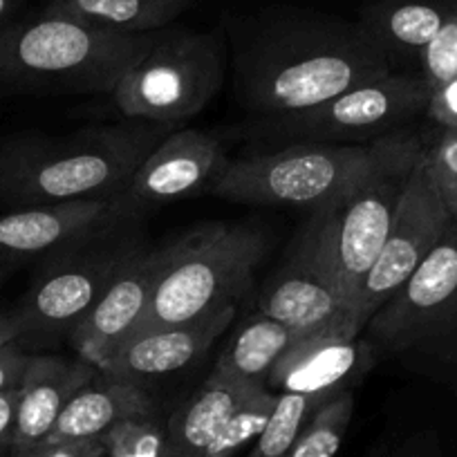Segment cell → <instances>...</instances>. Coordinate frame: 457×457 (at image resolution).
I'll list each match as a JSON object with an SVG mask.
<instances>
[{
  "mask_svg": "<svg viewBox=\"0 0 457 457\" xmlns=\"http://www.w3.org/2000/svg\"><path fill=\"white\" fill-rule=\"evenodd\" d=\"M395 72L359 23L312 12L249 21L236 38L234 86L265 120L301 112Z\"/></svg>",
  "mask_w": 457,
  "mask_h": 457,
  "instance_id": "cell-1",
  "label": "cell"
},
{
  "mask_svg": "<svg viewBox=\"0 0 457 457\" xmlns=\"http://www.w3.org/2000/svg\"><path fill=\"white\" fill-rule=\"evenodd\" d=\"M173 130L126 120L61 137L12 139L0 148V202L19 209L79 200L112 202Z\"/></svg>",
  "mask_w": 457,
  "mask_h": 457,
  "instance_id": "cell-2",
  "label": "cell"
},
{
  "mask_svg": "<svg viewBox=\"0 0 457 457\" xmlns=\"http://www.w3.org/2000/svg\"><path fill=\"white\" fill-rule=\"evenodd\" d=\"M153 38L155 32H110L46 7L0 29V90L112 95Z\"/></svg>",
  "mask_w": 457,
  "mask_h": 457,
  "instance_id": "cell-3",
  "label": "cell"
},
{
  "mask_svg": "<svg viewBox=\"0 0 457 457\" xmlns=\"http://www.w3.org/2000/svg\"><path fill=\"white\" fill-rule=\"evenodd\" d=\"M164 247V267L137 332L236 307L270 249L265 231L228 222L197 227Z\"/></svg>",
  "mask_w": 457,
  "mask_h": 457,
  "instance_id": "cell-4",
  "label": "cell"
},
{
  "mask_svg": "<svg viewBox=\"0 0 457 457\" xmlns=\"http://www.w3.org/2000/svg\"><path fill=\"white\" fill-rule=\"evenodd\" d=\"M426 148V139L408 130L377 139L370 144V160L361 173L337 200L314 211L328 231L350 319Z\"/></svg>",
  "mask_w": 457,
  "mask_h": 457,
  "instance_id": "cell-5",
  "label": "cell"
},
{
  "mask_svg": "<svg viewBox=\"0 0 457 457\" xmlns=\"http://www.w3.org/2000/svg\"><path fill=\"white\" fill-rule=\"evenodd\" d=\"M363 332L390 357L457 375V222Z\"/></svg>",
  "mask_w": 457,
  "mask_h": 457,
  "instance_id": "cell-6",
  "label": "cell"
},
{
  "mask_svg": "<svg viewBox=\"0 0 457 457\" xmlns=\"http://www.w3.org/2000/svg\"><path fill=\"white\" fill-rule=\"evenodd\" d=\"M224 81L220 38L193 29H160L112 90L126 120L178 129L200 114Z\"/></svg>",
  "mask_w": 457,
  "mask_h": 457,
  "instance_id": "cell-7",
  "label": "cell"
},
{
  "mask_svg": "<svg viewBox=\"0 0 457 457\" xmlns=\"http://www.w3.org/2000/svg\"><path fill=\"white\" fill-rule=\"evenodd\" d=\"M370 160L366 146L292 144L228 162L211 195L243 204H276L310 213L337 200Z\"/></svg>",
  "mask_w": 457,
  "mask_h": 457,
  "instance_id": "cell-8",
  "label": "cell"
},
{
  "mask_svg": "<svg viewBox=\"0 0 457 457\" xmlns=\"http://www.w3.org/2000/svg\"><path fill=\"white\" fill-rule=\"evenodd\" d=\"M430 95L433 90L420 72H390L314 108L270 117L265 130L271 137L298 139L296 144L366 146L426 114Z\"/></svg>",
  "mask_w": 457,
  "mask_h": 457,
  "instance_id": "cell-9",
  "label": "cell"
},
{
  "mask_svg": "<svg viewBox=\"0 0 457 457\" xmlns=\"http://www.w3.org/2000/svg\"><path fill=\"white\" fill-rule=\"evenodd\" d=\"M137 247L104 234L54 253L14 310L21 341H50L72 332Z\"/></svg>",
  "mask_w": 457,
  "mask_h": 457,
  "instance_id": "cell-10",
  "label": "cell"
},
{
  "mask_svg": "<svg viewBox=\"0 0 457 457\" xmlns=\"http://www.w3.org/2000/svg\"><path fill=\"white\" fill-rule=\"evenodd\" d=\"M258 312L280 320L298 337L338 325L357 328L343 298L328 231L319 213H310L289 256L265 283Z\"/></svg>",
  "mask_w": 457,
  "mask_h": 457,
  "instance_id": "cell-11",
  "label": "cell"
},
{
  "mask_svg": "<svg viewBox=\"0 0 457 457\" xmlns=\"http://www.w3.org/2000/svg\"><path fill=\"white\" fill-rule=\"evenodd\" d=\"M451 222V215L444 209L433 178H430L424 153L420 164L412 170L406 195L395 215L388 238L354 305L353 320L361 332L368 320L377 314V310H381L393 298V294L415 274L417 267L437 247Z\"/></svg>",
  "mask_w": 457,
  "mask_h": 457,
  "instance_id": "cell-12",
  "label": "cell"
},
{
  "mask_svg": "<svg viewBox=\"0 0 457 457\" xmlns=\"http://www.w3.org/2000/svg\"><path fill=\"white\" fill-rule=\"evenodd\" d=\"M218 139L202 130H173L142 162L124 191L112 200L121 220L146 206L213 191L228 166Z\"/></svg>",
  "mask_w": 457,
  "mask_h": 457,
  "instance_id": "cell-13",
  "label": "cell"
},
{
  "mask_svg": "<svg viewBox=\"0 0 457 457\" xmlns=\"http://www.w3.org/2000/svg\"><path fill=\"white\" fill-rule=\"evenodd\" d=\"M166 247L135 249L108 287L68 334L83 361L99 370L142 325L164 267Z\"/></svg>",
  "mask_w": 457,
  "mask_h": 457,
  "instance_id": "cell-14",
  "label": "cell"
},
{
  "mask_svg": "<svg viewBox=\"0 0 457 457\" xmlns=\"http://www.w3.org/2000/svg\"><path fill=\"white\" fill-rule=\"evenodd\" d=\"M124 220L112 202L79 200L61 204L25 206L0 215V262H21L54 256L86 240L108 234Z\"/></svg>",
  "mask_w": 457,
  "mask_h": 457,
  "instance_id": "cell-15",
  "label": "cell"
},
{
  "mask_svg": "<svg viewBox=\"0 0 457 457\" xmlns=\"http://www.w3.org/2000/svg\"><path fill=\"white\" fill-rule=\"evenodd\" d=\"M236 307H227L200 320L178 325H157L130 337L104 366L101 377L120 381H146L170 377L200 361L215 341L227 332Z\"/></svg>",
  "mask_w": 457,
  "mask_h": 457,
  "instance_id": "cell-16",
  "label": "cell"
},
{
  "mask_svg": "<svg viewBox=\"0 0 457 457\" xmlns=\"http://www.w3.org/2000/svg\"><path fill=\"white\" fill-rule=\"evenodd\" d=\"M353 325L320 329L294 341L267 379V388L278 393L334 397L353 390L354 377L363 370L370 350Z\"/></svg>",
  "mask_w": 457,
  "mask_h": 457,
  "instance_id": "cell-17",
  "label": "cell"
},
{
  "mask_svg": "<svg viewBox=\"0 0 457 457\" xmlns=\"http://www.w3.org/2000/svg\"><path fill=\"white\" fill-rule=\"evenodd\" d=\"M96 377V368L81 357L68 359L32 354L21 384L16 428L12 439L14 457L28 455L54 430L70 399Z\"/></svg>",
  "mask_w": 457,
  "mask_h": 457,
  "instance_id": "cell-18",
  "label": "cell"
},
{
  "mask_svg": "<svg viewBox=\"0 0 457 457\" xmlns=\"http://www.w3.org/2000/svg\"><path fill=\"white\" fill-rule=\"evenodd\" d=\"M148 415H155V402L142 384L108 379L96 372L95 379L70 399L47 439L105 437L124 421Z\"/></svg>",
  "mask_w": 457,
  "mask_h": 457,
  "instance_id": "cell-19",
  "label": "cell"
},
{
  "mask_svg": "<svg viewBox=\"0 0 457 457\" xmlns=\"http://www.w3.org/2000/svg\"><path fill=\"white\" fill-rule=\"evenodd\" d=\"M457 14V0H377L363 10L359 25L390 63L420 54Z\"/></svg>",
  "mask_w": 457,
  "mask_h": 457,
  "instance_id": "cell-20",
  "label": "cell"
},
{
  "mask_svg": "<svg viewBox=\"0 0 457 457\" xmlns=\"http://www.w3.org/2000/svg\"><path fill=\"white\" fill-rule=\"evenodd\" d=\"M256 388L261 386L206 377L204 384L166 420L160 457H200L227 417Z\"/></svg>",
  "mask_w": 457,
  "mask_h": 457,
  "instance_id": "cell-21",
  "label": "cell"
},
{
  "mask_svg": "<svg viewBox=\"0 0 457 457\" xmlns=\"http://www.w3.org/2000/svg\"><path fill=\"white\" fill-rule=\"evenodd\" d=\"M298 338L296 332L271 319L265 312L249 316L224 353L215 361L211 375L240 384L265 386L271 370Z\"/></svg>",
  "mask_w": 457,
  "mask_h": 457,
  "instance_id": "cell-22",
  "label": "cell"
},
{
  "mask_svg": "<svg viewBox=\"0 0 457 457\" xmlns=\"http://www.w3.org/2000/svg\"><path fill=\"white\" fill-rule=\"evenodd\" d=\"M56 12L120 34H151L179 19L193 0H46Z\"/></svg>",
  "mask_w": 457,
  "mask_h": 457,
  "instance_id": "cell-23",
  "label": "cell"
},
{
  "mask_svg": "<svg viewBox=\"0 0 457 457\" xmlns=\"http://www.w3.org/2000/svg\"><path fill=\"white\" fill-rule=\"evenodd\" d=\"M328 399L314 395L278 393L274 411L247 457H287L301 430Z\"/></svg>",
  "mask_w": 457,
  "mask_h": 457,
  "instance_id": "cell-24",
  "label": "cell"
},
{
  "mask_svg": "<svg viewBox=\"0 0 457 457\" xmlns=\"http://www.w3.org/2000/svg\"><path fill=\"white\" fill-rule=\"evenodd\" d=\"M354 415V393L334 395L320 403L294 442L287 457H337Z\"/></svg>",
  "mask_w": 457,
  "mask_h": 457,
  "instance_id": "cell-25",
  "label": "cell"
},
{
  "mask_svg": "<svg viewBox=\"0 0 457 457\" xmlns=\"http://www.w3.org/2000/svg\"><path fill=\"white\" fill-rule=\"evenodd\" d=\"M276 397H278V393H271L267 386L253 390L227 417V421L220 426L218 433L213 435V439L200 457H234L247 444L256 442L258 435L265 428L267 420H270L271 411H274Z\"/></svg>",
  "mask_w": 457,
  "mask_h": 457,
  "instance_id": "cell-26",
  "label": "cell"
},
{
  "mask_svg": "<svg viewBox=\"0 0 457 457\" xmlns=\"http://www.w3.org/2000/svg\"><path fill=\"white\" fill-rule=\"evenodd\" d=\"M430 178L453 222H457V130H442L426 151Z\"/></svg>",
  "mask_w": 457,
  "mask_h": 457,
  "instance_id": "cell-27",
  "label": "cell"
},
{
  "mask_svg": "<svg viewBox=\"0 0 457 457\" xmlns=\"http://www.w3.org/2000/svg\"><path fill=\"white\" fill-rule=\"evenodd\" d=\"M153 415L120 424L105 435L108 457H160L164 424H153Z\"/></svg>",
  "mask_w": 457,
  "mask_h": 457,
  "instance_id": "cell-28",
  "label": "cell"
},
{
  "mask_svg": "<svg viewBox=\"0 0 457 457\" xmlns=\"http://www.w3.org/2000/svg\"><path fill=\"white\" fill-rule=\"evenodd\" d=\"M417 63H420V74L426 79L430 90L457 77V14L426 46Z\"/></svg>",
  "mask_w": 457,
  "mask_h": 457,
  "instance_id": "cell-29",
  "label": "cell"
},
{
  "mask_svg": "<svg viewBox=\"0 0 457 457\" xmlns=\"http://www.w3.org/2000/svg\"><path fill=\"white\" fill-rule=\"evenodd\" d=\"M23 457H108V446L104 437L46 439Z\"/></svg>",
  "mask_w": 457,
  "mask_h": 457,
  "instance_id": "cell-30",
  "label": "cell"
},
{
  "mask_svg": "<svg viewBox=\"0 0 457 457\" xmlns=\"http://www.w3.org/2000/svg\"><path fill=\"white\" fill-rule=\"evenodd\" d=\"M426 117L442 130H457V77L435 87L426 108Z\"/></svg>",
  "mask_w": 457,
  "mask_h": 457,
  "instance_id": "cell-31",
  "label": "cell"
},
{
  "mask_svg": "<svg viewBox=\"0 0 457 457\" xmlns=\"http://www.w3.org/2000/svg\"><path fill=\"white\" fill-rule=\"evenodd\" d=\"M29 359H32V354L25 353L19 341L7 343L5 348H0V393L21 388Z\"/></svg>",
  "mask_w": 457,
  "mask_h": 457,
  "instance_id": "cell-32",
  "label": "cell"
},
{
  "mask_svg": "<svg viewBox=\"0 0 457 457\" xmlns=\"http://www.w3.org/2000/svg\"><path fill=\"white\" fill-rule=\"evenodd\" d=\"M21 388H12L0 393V453L12 448L16 428V411H19Z\"/></svg>",
  "mask_w": 457,
  "mask_h": 457,
  "instance_id": "cell-33",
  "label": "cell"
},
{
  "mask_svg": "<svg viewBox=\"0 0 457 457\" xmlns=\"http://www.w3.org/2000/svg\"><path fill=\"white\" fill-rule=\"evenodd\" d=\"M14 341H21V325L14 312L0 314V348H5L7 343Z\"/></svg>",
  "mask_w": 457,
  "mask_h": 457,
  "instance_id": "cell-34",
  "label": "cell"
},
{
  "mask_svg": "<svg viewBox=\"0 0 457 457\" xmlns=\"http://www.w3.org/2000/svg\"><path fill=\"white\" fill-rule=\"evenodd\" d=\"M28 0H0V29L12 23V16L19 12V7Z\"/></svg>",
  "mask_w": 457,
  "mask_h": 457,
  "instance_id": "cell-35",
  "label": "cell"
},
{
  "mask_svg": "<svg viewBox=\"0 0 457 457\" xmlns=\"http://www.w3.org/2000/svg\"><path fill=\"white\" fill-rule=\"evenodd\" d=\"M411 457H442V451H439L437 446V439L433 437L421 439V442L412 448Z\"/></svg>",
  "mask_w": 457,
  "mask_h": 457,
  "instance_id": "cell-36",
  "label": "cell"
},
{
  "mask_svg": "<svg viewBox=\"0 0 457 457\" xmlns=\"http://www.w3.org/2000/svg\"><path fill=\"white\" fill-rule=\"evenodd\" d=\"M0 457H3V453H0Z\"/></svg>",
  "mask_w": 457,
  "mask_h": 457,
  "instance_id": "cell-37",
  "label": "cell"
}]
</instances>
